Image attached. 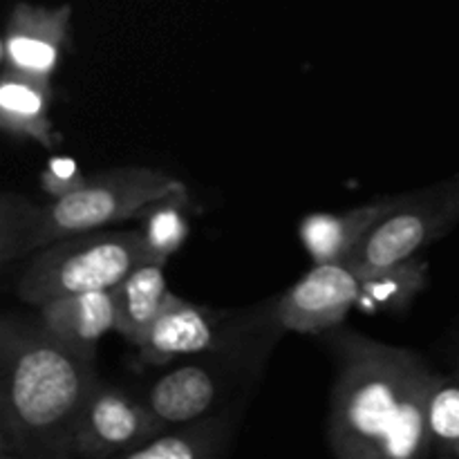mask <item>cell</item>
<instances>
[{"label":"cell","instance_id":"9a60e30c","mask_svg":"<svg viewBox=\"0 0 459 459\" xmlns=\"http://www.w3.org/2000/svg\"><path fill=\"white\" fill-rule=\"evenodd\" d=\"M231 439V421L224 415H204L169 426L121 459H215L222 457Z\"/></svg>","mask_w":459,"mask_h":459},{"label":"cell","instance_id":"6da1fadb","mask_svg":"<svg viewBox=\"0 0 459 459\" xmlns=\"http://www.w3.org/2000/svg\"><path fill=\"white\" fill-rule=\"evenodd\" d=\"M336 377L327 444L341 459H420L433 455L426 402L435 370L406 348L361 332L330 330Z\"/></svg>","mask_w":459,"mask_h":459},{"label":"cell","instance_id":"277c9868","mask_svg":"<svg viewBox=\"0 0 459 459\" xmlns=\"http://www.w3.org/2000/svg\"><path fill=\"white\" fill-rule=\"evenodd\" d=\"M182 184L175 175L146 166L103 170L90 178L79 191L56 197L36 209L27 251L48 247L63 238L139 220L152 202Z\"/></svg>","mask_w":459,"mask_h":459},{"label":"cell","instance_id":"5b68a950","mask_svg":"<svg viewBox=\"0 0 459 459\" xmlns=\"http://www.w3.org/2000/svg\"><path fill=\"white\" fill-rule=\"evenodd\" d=\"M459 224V175L417 193L399 197V204L375 224L348 255L359 276H370L420 254Z\"/></svg>","mask_w":459,"mask_h":459},{"label":"cell","instance_id":"7a4b0ae2","mask_svg":"<svg viewBox=\"0 0 459 459\" xmlns=\"http://www.w3.org/2000/svg\"><path fill=\"white\" fill-rule=\"evenodd\" d=\"M101 384L92 357L18 314L0 321V457L76 459V430Z\"/></svg>","mask_w":459,"mask_h":459},{"label":"cell","instance_id":"8992f818","mask_svg":"<svg viewBox=\"0 0 459 459\" xmlns=\"http://www.w3.org/2000/svg\"><path fill=\"white\" fill-rule=\"evenodd\" d=\"M361 296V276L345 260L314 264L273 305V321L287 332L325 334L334 330Z\"/></svg>","mask_w":459,"mask_h":459},{"label":"cell","instance_id":"2e32d148","mask_svg":"<svg viewBox=\"0 0 459 459\" xmlns=\"http://www.w3.org/2000/svg\"><path fill=\"white\" fill-rule=\"evenodd\" d=\"M426 285H429V263L412 255L393 267L361 276V296L357 305L363 312L403 314L426 290Z\"/></svg>","mask_w":459,"mask_h":459},{"label":"cell","instance_id":"e0dca14e","mask_svg":"<svg viewBox=\"0 0 459 459\" xmlns=\"http://www.w3.org/2000/svg\"><path fill=\"white\" fill-rule=\"evenodd\" d=\"M188 211H191V197L184 184L143 211L139 218L142 220L139 229H142L148 260L166 263L175 251L182 249L191 231Z\"/></svg>","mask_w":459,"mask_h":459},{"label":"cell","instance_id":"5bb4252c","mask_svg":"<svg viewBox=\"0 0 459 459\" xmlns=\"http://www.w3.org/2000/svg\"><path fill=\"white\" fill-rule=\"evenodd\" d=\"M164 267L166 263L143 260L119 285L112 287L117 307L115 332L128 343H142L173 296L166 282Z\"/></svg>","mask_w":459,"mask_h":459},{"label":"cell","instance_id":"9c48e42d","mask_svg":"<svg viewBox=\"0 0 459 459\" xmlns=\"http://www.w3.org/2000/svg\"><path fill=\"white\" fill-rule=\"evenodd\" d=\"M220 345L218 314L170 296L139 348V359L148 366H166L173 359L197 357Z\"/></svg>","mask_w":459,"mask_h":459},{"label":"cell","instance_id":"4fadbf2b","mask_svg":"<svg viewBox=\"0 0 459 459\" xmlns=\"http://www.w3.org/2000/svg\"><path fill=\"white\" fill-rule=\"evenodd\" d=\"M399 197L402 195L381 197V200L368 202V204H361L339 215H307L299 227L303 249L307 251L314 264L345 260L357 249L359 242L368 236V231L399 204Z\"/></svg>","mask_w":459,"mask_h":459},{"label":"cell","instance_id":"52a82bcc","mask_svg":"<svg viewBox=\"0 0 459 459\" xmlns=\"http://www.w3.org/2000/svg\"><path fill=\"white\" fill-rule=\"evenodd\" d=\"M164 429L146 399L101 381L76 430V459H121Z\"/></svg>","mask_w":459,"mask_h":459},{"label":"cell","instance_id":"ba28073f","mask_svg":"<svg viewBox=\"0 0 459 459\" xmlns=\"http://www.w3.org/2000/svg\"><path fill=\"white\" fill-rule=\"evenodd\" d=\"M72 4L56 7L18 0L3 31V70L54 79L70 45Z\"/></svg>","mask_w":459,"mask_h":459},{"label":"cell","instance_id":"3957f363","mask_svg":"<svg viewBox=\"0 0 459 459\" xmlns=\"http://www.w3.org/2000/svg\"><path fill=\"white\" fill-rule=\"evenodd\" d=\"M143 260L148 255L142 229L79 233L40 247L18 278L16 294L22 303L40 307L61 296L112 290Z\"/></svg>","mask_w":459,"mask_h":459},{"label":"cell","instance_id":"8fae6325","mask_svg":"<svg viewBox=\"0 0 459 459\" xmlns=\"http://www.w3.org/2000/svg\"><path fill=\"white\" fill-rule=\"evenodd\" d=\"M39 318L61 343L94 359L99 341L115 332V294L112 290H94L61 296L40 305Z\"/></svg>","mask_w":459,"mask_h":459},{"label":"cell","instance_id":"30bf717a","mask_svg":"<svg viewBox=\"0 0 459 459\" xmlns=\"http://www.w3.org/2000/svg\"><path fill=\"white\" fill-rule=\"evenodd\" d=\"M52 79L3 70L0 76V128L16 142H34L54 151L58 134L52 124Z\"/></svg>","mask_w":459,"mask_h":459},{"label":"cell","instance_id":"ac0fdd59","mask_svg":"<svg viewBox=\"0 0 459 459\" xmlns=\"http://www.w3.org/2000/svg\"><path fill=\"white\" fill-rule=\"evenodd\" d=\"M426 426L433 455L459 459V370L435 372L426 402Z\"/></svg>","mask_w":459,"mask_h":459},{"label":"cell","instance_id":"7c38bea8","mask_svg":"<svg viewBox=\"0 0 459 459\" xmlns=\"http://www.w3.org/2000/svg\"><path fill=\"white\" fill-rule=\"evenodd\" d=\"M222 390V372L215 363H186L161 375L148 390L146 403L169 429L209 415Z\"/></svg>","mask_w":459,"mask_h":459},{"label":"cell","instance_id":"d6986e66","mask_svg":"<svg viewBox=\"0 0 459 459\" xmlns=\"http://www.w3.org/2000/svg\"><path fill=\"white\" fill-rule=\"evenodd\" d=\"M39 206L16 193H3L0 202V260L9 264L27 254V238Z\"/></svg>","mask_w":459,"mask_h":459},{"label":"cell","instance_id":"ffe728a7","mask_svg":"<svg viewBox=\"0 0 459 459\" xmlns=\"http://www.w3.org/2000/svg\"><path fill=\"white\" fill-rule=\"evenodd\" d=\"M39 184L40 188L52 197V200H56V197L67 195V193L79 191L81 186L88 184V178H85L83 170L79 169L76 160H72V157L54 155L49 157L45 169L40 170Z\"/></svg>","mask_w":459,"mask_h":459}]
</instances>
